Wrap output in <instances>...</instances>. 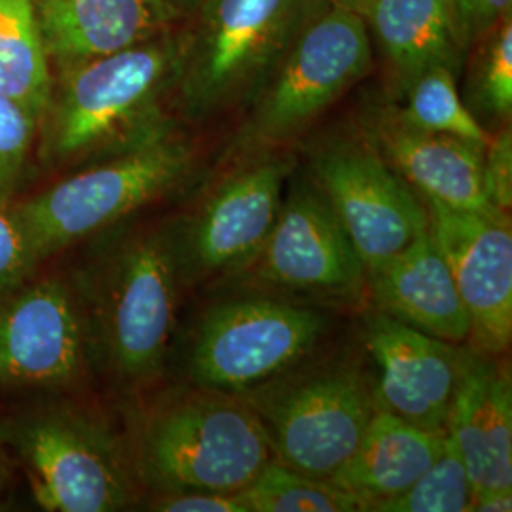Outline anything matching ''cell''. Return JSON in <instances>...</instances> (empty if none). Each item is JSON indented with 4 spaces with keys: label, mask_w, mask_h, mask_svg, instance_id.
<instances>
[{
    "label": "cell",
    "mask_w": 512,
    "mask_h": 512,
    "mask_svg": "<svg viewBox=\"0 0 512 512\" xmlns=\"http://www.w3.org/2000/svg\"><path fill=\"white\" fill-rule=\"evenodd\" d=\"M473 486L454 442L446 435L444 446L429 469L401 495L376 501L368 511L469 512L473 511Z\"/></svg>",
    "instance_id": "26"
},
{
    "label": "cell",
    "mask_w": 512,
    "mask_h": 512,
    "mask_svg": "<svg viewBox=\"0 0 512 512\" xmlns=\"http://www.w3.org/2000/svg\"><path fill=\"white\" fill-rule=\"evenodd\" d=\"M404 124L427 133L452 135L488 145L490 135L476 120L458 92V73L450 67H431L404 84L403 109L393 110Z\"/></svg>",
    "instance_id": "23"
},
{
    "label": "cell",
    "mask_w": 512,
    "mask_h": 512,
    "mask_svg": "<svg viewBox=\"0 0 512 512\" xmlns=\"http://www.w3.org/2000/svg\"><path fill=\"white\" fill-rule=\"evenodd\" d=\"M249 262H255L256 279L264 283L315 293H355L366 277L329 202L306 184L281 203L272 232Z\"/></svg>",
    "instance_id": "13"
},
{
    "label": "cell",
    "mask_w": 512,
    "mask_h": 512,
    "mask_svg": "<svg viewBox=\"0 0 512 512\" xmlns=\"http://www.w3.org/2000/svg\"><path fill=\"white\" fill-rule=\"evenodd\" d=\"M150 509L162 512H247L241 494L205 490L162 492L150 503Z\"/></svg>",
    "instance_id": "31"
},
{
    "label": "cell",
    "mask_w": 512,
    "mask_h": 512,
    "mask_svg": "<svg viewBox=\"0 0 512 512\" xmlns=\"http://www.w3.org/2000/svg\"><path fill=\"white\" fill-rule=\"evenodd\" d=\"M8 203H0V298L14 293L38 268Z\"/></svg>",
    "instance_id": "28"
},
{
    "label": "cell",
    "mask_w": 512,
    "mask_h": 512,
    "mask_svg": "<svg viewBox=\"0 0 512 512\" xmlns=\"http://www.w3.org/2000/svg\"><path fill=\"white\" fill-rule=\"evenodd\" d=\"M293 169L289 158H266L230 175L205 202L179 243L184 262L200 274L249 262L274 228L281 192Z\"/></svg>",
    "instance_id": "15"
},
{
    "label": "cell",
    "mask_w": 512,
    "mask_h": 512,
    "mask_svg": "<svg viewBox=\"0 0 512 512\" xmlns=\"http://www.w3.org/2000/svg\"><path fill=\"white\" fill-rule=\"evenodd\" d=\"M484 188L495 211L509 215L512 205L511 128L501 129L484 150Z\"/></svg>",
    "instance_id": "29"
},
{
    "label": "cell",
    "mask_w": 512,
    "mask_h": 512,
    "mask_svg": "<svg viewBox=\"0 0 512 512\" xmlns=\"http://www.w3.org/2000/svg\"><path fill=\"white\" fill-rule=\"evenodd\" d=\"M323 0H200L177 84L203 118L253 101Z\"/></svg>",
    "instance_id": "4"
},
{
    "label": "cell",
    "mask_w": 512,
    "mask_h": 512,
    "mask_svg": "<svg viewBox=\"0 0 512 512\" xmlns=\"http://www.w3.org/2000/svg\"><path fill=\"white\" fill-rule=\"evenodd\" d=\"M512 509V490H488L475 497L473 511L509 512Z\"/></svg>",
    "instance_id": "32"
},
{
    "label": "cell",
    "mask_w": 512,
    "mask_h": 512,
    "mask_svg": "<svg viewBox=\"0 0 512 512\" xmlns=\"http://www.w3.org/2000/svg\"><path fill=\"white\" fill-rule=\"evenodd\" d=\"M366 277L387 315L450 344L469 338L467 311L431 228L401 253L368 270Z\"/></svg>",
    "instance_id": "19"
},
{
    "label": "cell",
    "mask_w": 512,
    "mask_h": 512,
    "mask_svg": "<svg viewBox=\"0 0 512 512\" xmlns=\"http://www.w3.org/2000/svg\"><path fill=\"white\" fill-rule=\"evenodd\" d=\"M444 439L376 408L357 450L330 482L357 495L368 511L372 503L406 492L437 459Z\"/></svg>",
    "instance_id": "20"
},
{
    "label": "cell",
    "mask_w": 512,
    "mask_h": 512,
    "mask_svg": "<svg viewBox=\"0 0 512 512\" xmlns=\"http://www.w3.org/2000/svg\"><path fill=\"white\" fill-rule=\"evenodd\" d=\"M192 150L171 128L93 160L12 207L38 266L173 190L192 169Z\"/></svg>",
    "instance_id": "3"
},
{
    "label": "cell",
    "mask_w": 512,
    "mask_h": 512,
    "mask_svg": "<svg viewBox=\"0 0 512 512\" xmlns=\"http://www.w3.org/2000/svg\"><path fill=\"white\" fill-rule=\"evenodd\" d=\"M184 48L186 31L173 29L55 73L38 129L42 164L93 162L169 128L162 103L177 90Z\"/></svg>",
    "instance_id": "1"
},
{
    "label": "cell",
    "mask_w": 512,
    "mask_h": 512,
    "mask_svg": "<svg viewBox=\"0 0 512 512\" xmlns=\"http://www.w3.org/2000/svg\"><path fill=\"white\" fill-rule=\"evenodd\" d=\"M38 505L52 512H109L129 499V478L109 431L67 403L35 404L0 420Z\"/></svg>",
    "instance_id": "7"
},
{
    "label": "cell",
    "mask_w": 512,
    "mask_h": 512,
    "mask_svg": "<svg viewBox=\"0 0 512 512\" xmlns=\"http://www.w3.org/2000/svg\"><path fill=\"white\" fill-rule=\"evenodd\" d=\"M334 2H338V4L346 6V8L353 10V12H359V10L365 6L368 0H334Z\"/></svg>",
    "instance_id": "34"
},
{
    "label": "cell",
    "mask_w": 512,
    "mask_h": 512,
    "mask_svg": "<svg viewBox=\"0 0 512 512\" xmlns=\"http://www.w3.org/2000/svg\"><path fill=\"white\" fill-rule=\"evenodd\" d=\"M446 435L461 456L475 497L488 490H512L509 372L480 355L467 353L450 406Z\"/></svg>",
    "instance_id": "18"
},
{
    "label": "cell",
    "mask_w": 512,
    "mask_h": 512,
    "mask_svg": "<svg viewBox=\"0 0 512 512\" xmlns=\"http://www.w3.org/2000/svg\"><path fill=\"white\" fill-rule=\"evenodd\" d=\"M52 88L54 71L42 46L33 0H0V93L42 122Z\"/></svg>",
    "instance_id": "22"
},
{
    "label": "cell",
    "mask_w": 512,
    "mask_h": 512,
    "mask_svg": "<svg viewBox=\"0 0 512 512\" xmlns=\"http://www.w3.org/2000/svg\"><path fill=\"white\" fill-rule=\"evenodd\" d=\"M370 67L372 42L365 19L334 0H323L256 93L251 116L239 131V147L291 141L361 82Z\"/></svg>",
    "instance_id": "6"
},
{
    "label": "cell",
    "mask_w": 512,
    "mask_h": 512,
    "mask_svg": "<svg viewBox=\"0 0 512 512\" xmlns=\"http://www.w3.org/2000/svg\"><path fill=\"white\" fill-rule=\"evenodd\" d=\"M239 397L255 408L279 463L323 480L348 463L378 408L365 376L344 365L289 370Z\"/></svg>",
    "instance_id": "8"
},
{
    "label": "cell",
    "mask_w": 512,
    "mask_h": 512,
    "mask_svg": "<svg viewBox=\"0 0 512 512\" xmlns=\"http://www.w3.org/2000/svg\"><path fill=\"white\" fill-rule=\"evenodd\" d=\"M181 255L177 234L148 228L105 260L90 294V342L114 376L137 384L164 365L175 325Z\"/></svg>",
    "instance_id": "5"
},
{
    "label": "cell",
    "mask_w": 512,
    "mask_h": 512,
    "mask_svg": "<svg viewBox=\"0 0 512 512\" xmlns=\"http://www.w3.org/2000/svg\"><path fill=\"white\" fill-rule=\"evenodd\" d=\"M325 330L317 311L270 298H243L203 317L190 349V374L202 389L241 395L289 372Z\"/></svg>",
    "instance_id": "9"
},
{
    "label": "cell",
    "mask_w": 512,
    "mask_h": 512,
    "mask_svg": "<svg viewBox=\"0 0 512 512\" xmlns=\"http://www.w3.org/2000/svg\"><path fill=\"white\" fill-rule=\"evenodd\" d=\"M247 512H357L363 501L330 480L302 475L272 461L239 492Z\"/></svg>",
    "instance_id": "24"
},
{
    "label": "cell",
    "mask_w": 512,
    "mask_h": 512,
    "mask_svg": "<svg viewBox=\"0 0 512 512\" xmlns=\"http://www.w3.org/2000/svg\"><path fill=\"white\" fill-rule=\"evenodd\" d=\"M450 8L459 44L469 55L480 38L511 14L512 0H450Z\"/></svg>",
    "instance_id": "30"
},
{
    "label": "cell",
    "mask_w": 512,
    "mask_h": 512,
    "mask_svg": "<svg viewBox=\"0 0 512 512\" xmlns=\"http://www.w3.org/2000/svg\"><path fill=\"white\" fill-rule=\"evenodd\" d=\"M162 2L169 4L177 12H181L184 18H192V14L196 12V8L200 4V0H162Z\"/></svg>",
    "instance_id": "33"
},
{
    "label": "cell",
    "mask_w": 512,
    "mask_h": 512,
    "mask_svg": "<svg viewBox=\"0 0 512 512\" xmlns=\"http://www.w3.org/2000/svg\"><path fill=\"white\" fill-rule=\"evenodd\" d=\"M357 14L403 84L439 65L459 74L467 61L450 0H368Z\"/></svg>",
    "instance_id": "21"
},
{
    "label": "cell",
    "mask_w": 512,
    "mask_h": 512,
    "mask_svg": "<svg viewBox=\"0 0 512 512\" xmlns=\"http://www.w3.org/2000/svg\"><path fill=\"white\" fill-rule=\"evenodd\" d=\"M38 129L40 122L29 110L0 93V203L10 202L18 192Z\"/></svg>",
    "instance_id": "27"
},
{
    "label": "cell",
    "mask_w": 512,
    "mask_h": 512,
    "mask_svg": "<svg viewBox=\"0 0 512 512\" xmlns=\"http://www.w3.org/2000/svg\"><path fill=\"white\" fill-rule=\"evenodd\" d=\"M366 346L380 372L376 406L425 431L446 435L467 353L387 313L368 319Z\"/></svg>",
    "instance_id": "14"
},
{
    "label": "cell",
    "mask_w": 512,
    "mask_h": 512,
    "mask_svg": "<svg viewBox=\"0 0 512 512\" xmlns=\"http://www.w3.org/2000/svg\"><path fill=\"white\" fill-rule=\"evenodd\" d=\"M311 173L366 272L429 232L427 209L370 141L321 148Z\"/></svg>",
    "instance_id": "11"
},
{
    "label": "cell",
    "mask_w": 512,
    "mask_h": 512,
    "mask_svg": "<svg viewBox=\"0 0 512 512\" xmlns=\"http://www.w3.org/2000/svg\"><path fill=\"white\" fill-rule=\"evenodd\" d=\"M203 391L148 412L135 444L139 471L162 492L239 494L274 461L272 442L245 399Z\"/></svg>",
    "instance_id": "2"
},
{
    "label": "cell",
    "mask_w": 512,
    "mask_h": 512,
    "mask_svg": "<svg viewBox=\"0 0 512 512\" xmlns=\"http://www.w3.org/2000/svg\"><path fill=\"white\" fill-rule=\"evenodd\" d=\"M92 353L80 291L61 275L25 283L0 304V391L61 393Z\"/></svg>",
    "instance_id": "10"
},
{
    "label": "cell",
    "mask_w": 512,
    "mask_h": 512,
    "mask_svg": "<svg viewBox=\"0 0 512 512\" xmlns=\"http://www.w3.org/2000/svg\"><path fill=\"white\" fill-rule=\"evenodd\" d=\"M469 110L490 120H509L512 112V18L501 19L469 50Z\"/></svg>",
    "instance_id": "25"
},
{
    "label": "cell",
    "mask_w": 512,
    "mask_h": 512,
    "mask_svg": "<svg viewBox=\"0 0 512 512\" xmlns=\"http://www.w3.org/2000/svg\"><path fill=\"white\" fill-rule=\"evenodd\" d=\"M431 236L454 277L469 317V338L499 355L512 338L511 220L427 202Z\"/></svg>",
    "instance_id": "12"
},
{
    "label": "cell",
    "mask_w": 512,
    "mask_h": 512,
    "mask_svg": "<svg viewBox=\"0 0 512 512\" xmlns=\"http://www.w3.org/2000/svg\"><path fill=\"white\" fill-rule=\"evenodd\" d=\"M368 135L385 162L421 192L425 202L511 220L488 202L484 145L412 128L393 110L378 112L368 124Z\"/></svg>",
    "instance_id": "16"
},
{
    "label": "cell",
    "mask_w": 512,
    "mask_h": 512,
    "mask_svg": "<svg viewBox=\"0 0 512 512\" xmlns=\"http://www.w3.org/2000/svg\"><path fill=\"white\" fill-rule=\"evenodd\" d=\"M4 482H6V471H4L2 458H0V494H2V490H4Z\"/></svg>",
    "instance_id": "35"
},
{
    "label": "cell",
    "mask_w": 512,
    "mask_h": 512,
    "mask_svg": "<svg viewBox=\"0 0 512 512\" xmlns=\"http://www.w3.org/2000/svg\"><path fill=\"white\" fill-rule=\"evenodd\" d=\"M52 71L114 54L173 31L184 18L162 0H33Z\"/></svg>",
    "instance_id": "17"
}]
</instances>
